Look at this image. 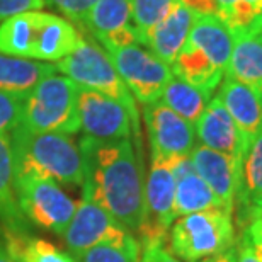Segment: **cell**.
<instances>
[{"instance_id": "obj_34", "label": "cell", "mask_w": 262, "mask_h": 262, "mask_svg": "<svg viewBox=\"0 0 262 262\" xmlns=\"http://www.w3.org/2000/svg\"><path fill=\"white\" fill-rule=\"evenodd\" d=\"M187 10L199 17V15H218V2L216 0H179Z\"/></svg>"}, {"instance_id": "obj_18", "label": "cell", "mask_w": 262, "mask_h": 262, "mask_svg": "<svg viewBox=\"0 0 262 262\" xmlns=\"http://www.w3.org/2000/svg\"><path fill=\"white\" fill-rule=\"evenodd\" d=\"M174 174H176L177 216L204 211V209H211V208H225V204L220 201V198L211 191V187L199 177L189 155L176 157Z\"/></svg>"}, {"instance_id": "obj_24", "label": "cell", "mask_w": 262, "mask_h": 262, "mask_svg": "<svg viewBox=\"0 0 262 262\" xmlns=\"http://www.w3.org/2000/svg\"><path fill=\"white\" fill-rule=\"evenodd\" d=\"M170 68L176 77L206 94H213L225 77L222 68H218L201 50L187 41Z\"/></svg>"}, {"instance_id": "obj_30", "label": "cell", "mask_w": 262, "mask_h": 262, "mask_svg": "<svg viewBox=\"0 0 262 262\" xmlns=\"http://www.w3.org/2000/svg\"><path fill=\"white\" fill-rule=\"evenodd\" d=\"M45 2L46 5L55 7L60 14H63L72 24L83 28L87 15L97 0H45Z\"/></svg>"}, {"instance_id": "obj_15", "label": "cell", "mask_w": 262, "mask_h": 262, "mask_svg": "<svg viewBox=\"0 0 262 262\" xmlns=\"http://www.w3.org/2000/svg\"><path fill=\"white\" fill-rule=\"evenodd\" d=\"M189 157L199 177L211 187L225 208L233 213L235 198L242 184V167L228 155L208 148L203 143L194 145Z\"/></svg>"}, {"instance_id": "obj_8", "label": "cell", "mask_w": 262, "mask_h": 262, "mask_svg": "<svg viewBox=\"0 0 262 262\" xmlns=\"http://www.w3.org/2000/svg\"><path fill=\"white\" fill-rule=\"evenodd\" d=\"M174 159L151 151L145 182V222L138 230L140 245L165 244L167 233L177 218Z\"/></svg>"}, {"instance_id": "obj_7", "label": "cell", "mask_w": 262, "mask_h": 262, "mask_svg": "<svg viewBox=\"0 0 262 262\" xmlns=\"http://www.w3.org/2000/svg\"><path fill=\"white\" fill-rule=\"evenodd\" d=\"M15 198L26 220L38 227L63 235L75 213L77 201L61 189L58 182L36 176L14 177Z\"/></svg>"}, {"instance_id": "obj_16", "label": "cell", "mask_w": 262, "mask_h": 262, "mask_svg": "<svg viewBox=\"0 0 262 262\" xmlns=\"http://www.w3.org/2000/svg\"><path fill=\"white\" fill-rule=\"evenodd\" d=\"M194 19L196 15L191 10L177 2L169 10V14L141 38V46L148 48L151 53L170 67L181 50L184 48Z\"/></svg>"}, {"instance_id": "obj_2", "label": "cell", "mask_w": 262, "mask_h": 262, "mask_svg": "<svg viewBox=\"0 0 262 262\" xmlns=\"http://www.w3.org/2000/svg\"><path fill=\"white\" fill-rule=\"evenodd\" d=\"M82 36L60 15L29 10L0 23V53L36 61H58L77 48Z\"/></svg>"}, {"instance_id": "obj_28", "label": "cell", "mask_w": 262, "mask_h": 262, "mask_svg": "<svg viewBox=\"0 0 262 262\" xmlns=\"http://www.w3.org/2000/svg\"><path fill=\"white\" fill-rule=\"evenodd\" d=\"M177 2L179 0H133V26L140 45L141 38L164 19Z\"/></svg>"}, {"instance_id": "obj_4", "label": "cell", "mask_w": 262, "mask_h": 262, "mask_svg": "<svg viewBox=\"0 0 262 262\" xmlns=\"http://www.w3.org/2000/svg\"><path fill=\"white\" fill-rule=\"evenodd\" d=\"M56 72L70 78L77 85L101 92L104 96L123 104L133 124V133L140 138V114L135 97L131 96L123 78L109 58L107 51L97 43V39L80 38L77 48L70 55L56 61Z\"/></svg>"}, {"instance_id": "obj_32", "label": "cell", "mask_w": 262, "mask_h": 262, "mask_svg": "<svg viewBox=\"0 0 262 262\" xmlns=\"http://www.w3.org/2000/svg\"><path fill=\"white\" fill-rule=\"evenodd\" d=\"M140 262H184L176 257L165 244H146L141 245V257Z\"/></svg>"}, {"instance_id": "obj_10", "label": "cell", "mask_w": 262, "mask_h": 262, "mask_svg": "<svg viewBox=\"0 0 262 262\" xmlns=\"http://www.w3.org/2000/svg\"><path fill=\"white\" fill-rule=\"evenodd\" d=\"M77 113L83 136L96 140L131 138L133 124L123 104L101 92L78 85Z\"/></svg>"}, {"instance_id": "obj_25", "label": "cell", "mask_w": 262, "mask_h": 262, "mask_svg": "<svg viewBox=\"0 0 262 262\" xmlns=\"http://www.w3.org/2000/svg\"><path fill=\"white\" fill-rule=\"evenodd\" d=\"M2 242L15 262H77L70 254L26 232L4 230Z\"/></svg>"}, {"instance_id": "obj_29", "label": "cell", "mask_w": 262, "mask_h": 262, "mask_svg": "<svg viewBox=\"0 0 262 262\" xmlns=\"http://www.w3.org/2000/svg\"><path fill=\"white\" fill-rule=\"evenodd\" d=\"M24 96L0 91V135H10L23 121Z\"/></svg>"}, {"instance_id": "obj_17", "label": "cell", "mask_w": 262, "mask_h": 262, "mask_svg": "<svg viewBox=\"0 0 262 262\" xmlns=\"http://www.w3.org/2000/svg\"><path fill=\"white\" fill-rule=\"evenodd\" d=\"M216 97L232 116L245 141L252 145L262 129V97L254 89L230 77H225Z\"/></svg>"}, {"instance_id": "obj_9", "label": "cell", "mask_w": 262, "mask_h": 262, "mask_svg": "<svg viewBox=\"0 0 262 262\" xmlns=\"http://www.w3.org/2000/svg\"><path fill=\"white\" fill-rule=\"evenodd\" d=\"M135 101L143 106L160 101L165 85L174 77L172 68L141 45L106 50Z\"/></svg>"}, {"instance_id": "obj_5", "label": "cell", "mask_w": 262, "mask_h": 262, "mask_svg": "<svg viewBox=\"0 0 262 262\" xmlns=\"http://www.w3.org/2000/svg\"><path fill=\"white\" fill-rule=\"evenodd\" d=\"M233 213L225 208L177 216L167 233L169 250L184 262H199L235 245Z\"/></svg>"}, {"instance_id": "obj_14", "label": "cell", "mask_w": 262, "mask_h": 262, "mask_svg": "<svg viewBox=\"0 0 262 262\" xmlns=\"http://www.w3.org/2000/svg\"><path fill=\"white\" fill-rule=\"evenodd\" d=\"M194 126L196 136L204 146L228 155L240 167L244 165L250 145L245 141L237 124L218 97H213L208 102L206 109L199 116Z\"/></svg>"}, {"instance_id": "obj_36", "label": "cell", "mask_w": 262, "mask_h": 262, "mask_svg": "<svg viewBox=\"0 0 262 262\" xmlns=\"http://www.w3.org/2000/svg\"><path fill=\"white\" fill-rule=\"evenodd\" d=\"M199 262H237V252H235V245L232 249L225 250V252H220L216 255H211L208 259H203Z\"/></svg>"}, {"instance_id": "obj_37", "label": "cell", "mask_w": 262, "mask_h": 262, "mask_svg": "<svg viewBox=\"0 0 262 262\" xmlns=\"http://www.w3.org/2000/svg\"><path fill=\"white\" fill-rule=\"evenodd\" d=\"M0 262H15L12 257H10V254L7 252V249H5L2 240H0Z\"/></svg>"}, {"instance_id": "obj_26", "label": "cell", "mask_w": 262, "mask_h": 262, "mask_svg": "<svg viewBox=\"0 0 262 262\" xmlns=\"http://www.w3.org/2000/svg\"><path fill=\"white\" fill-rule=\"evenodd\" d=\"M160 101L174 113L179 114L181 118H184L186 121L196 124L199 116L206 109L208 102L211 101V94L199 91L198 87L174 75L165 85Z\"/></svg>"}, {"instance_id": "obj_23", "label": "cell", "mask_w": 262, "mask_h": 262, "mask_svg": "<svg viewBox=\"0 0 262 262\" xmlns=\"http://www.w3.org/2000/svg\"><path fill=\"white\" fill-rule=\"evenodd\" d=\"M56 73L55 65L0 53V91L28 96L43 78Z\"/></svg>"}, {"instance_id": "obj_33", "label": "cell", "mask_w": 262, "mask_h": 262, "mask_svg": "<svg viewBox=\"0 0 262 262\" xmlns=\"http://www.w3.org/2000/svg\"><path fill=\"white\" fill-rule=\"evenodd\" d=\"M235 252H237V262H262V250L250 240L245 230L240 235L238 244L235 245Z\"/></svg>"}, {"instance_id": "obj_27", "label": "cell", "mask_w": 262, "mask_h": 262, "mask_svg": "<svg viewBox=\"0 0 262 262\" xmlns=\"http://www.w3.org/2000/svg\"><path fill=\"white\" fill-rule=\"evenodd\" d=\"M140 240L128 232L118 238L94 245L82 254L78 262H140Z\"/></svg>"}, {"instance_id": "obj_12", "label": "cell", "mask_w": 262, "mask_h": 262, "mask_svg": "<svg viewBox=\"0 0 262 262\" xmlns=\"http://www.w3.org/2000/svg\"><path fill=\"white\" fill-rule=\"evenodd\" d=\"M143 118L154 154L164 157H186L194 148V124L181 118L162 101L146 104L143 107Z\"/></svg>"}, {"instance_id": "obj_38", "label": "cell", "mask_w": 262, "mask_h": 262, "mask_svg": "<svg viewBox=\"0 0 262 262\" xmlns=\"http://www.w3.org/2000/svg\"><path fill=\"white\" fill-rule=\"evenodd\" d=\"M216 2H218V9H220V7H223V5H227L228 2H232V0H216Z\"/></svg>"}, {"instance_id": "obj_1", "label": "cell", "mask_w": 262, "mask_h": 262, "mask_svg": "<svg viewBox=\"0 0 262 262\" xmlns=\"http://www.w3.org/2000/svg\"><path fill=\"white\" fill-rule=\"evenodd\" d=\"M83 199L96 203L131 233L145 222V182L131 138L80 140Z\"/></svg>"}, {"instance_id": "obj_13", "label": "cell", "mask_w": 262, "mask_h": 262, "mask_svg": "<svg viewBox=\"0 0 262 262\" xmlns=\"http://www.w3.org/2000/svg\"><path fill=\"white\" fill-rule=\"evenodd\" d=\"M83 28L104 50L140 45L133 26V0H97Z\"/></svg>"}, {"instance_id": "obj_20", "label": "cell", "mask_w": 262, "mask_h": 262, "mask_svg": "<svg viewBox=\"0 0 262 262\" xmlns=\"http://www.w3.org/2000/svg\"><path fill=\"white\" fill-rule=\"evenodd\" d=\"M187 43L194 45L218 68L225 72L233 50V36L218 15H199L194 19Z\"/></svg>"}, {"instance_id": "obj_6", "label": "cell", "mask_w": 262, "mask_h": 262, "mask_svg": "<svg viewBox=\"0 0 262 262\" xmlns=\"http://www.w3.org/2000/svg\"><path fill=\"white\" fill-rule=\"evenodd\" d=\"M77 94L78 85L65 75L43 78L24 99L19 126L36 133H78Z\"/></svg>"}, {"instance_id": "obj_3", "label": "cell", "mask_w": 262, "mask_h": 262, "mask_svg": "<svg viewBox=\"0 0 262 262\" xmlns=\"http://www.w3.org/2000/svg\"><path fill=\"white\" fill-rule=\"evenodd\" d=\"M14 177L36 176L63 186H82V151L70 135L36 133L17 126L10 133Z\"/></svg>"}, {"instance_id": "obj_22", "label": "cell", "mask_w": 262, "mask_h": 262, "mask_svg": "<svg viewBox=\"0 0 262 262\" xmlns=\"http://www.w3.org/2000/svg\"><path fill=\"white\" fill-rule=\"evenodd\" d=\"M233 41L225 77L245 83L262 97V31Z\"/></svg>"}, {"instance_id": "obj_19", "label": "cell", "mask_w": 262, "mask_h": 262, "mask_svg": "<svg viewBox=\"0 0 262 262\" xmlns=\"http://www.w3.org/2000/svg\"><path fill=\"white\" fill-rule=\"evenodd\" d=\"M233 213L245 228L262 214V129L255 136L242 165V184L235 198Z\"/></svg>"}, {"instance_id": "obj_11", "label": "cell", "mask_w": 262, "mask_h": 262, "mask_svg": "<svg viewBox=\"0 0 262 262\" xmlns=\"http://www.w3.org/2000/svg\"><path fill=\"white\" fill-rule=\"evenodd\" d=\"M128 232L129 230L118 223L106 209L97 206L96 203L83 199V201L77 203L75 213L61 237L65 240L68 254L78 260L82 254L87 252L94 245L118 238Z\"/></svg>"}, {"instance_id": "obj_21", "label": "cell", "mask_w": 262, "mask_h": 262, "mask_svg": "<svg viewBox=\"0 0 262 262\" xmlns=\"http://www.w3.org/2000/svg\"><path fill=\"white\" fill-rule=\"evenodd\" d=\"M0 223L4 230L29 233V222L20 211L15 198L10 135H0Z\"/></svg>"}, {"instance_id": "obj_31", "label": "cell", "mask_w": 262, "mask_h": 262, "mask_svg": "<svg viewBox=\"0 0 262 262\" xmlns=\"http://www.w3.org/2000/svg\"><path fill=\"white\" fill-rule=\"evenodd\" d=\"M45 5V0H0V23L29 10H41Z\"/></svg>"}, {"instance_id": "obj_35", "label": "cell", "mask_w": 262, "mask_h": 262, "mask_svg": "<svg viewBox=\"0 0 262 262\" xmlns=\"http://www.w3.org/2000/svg\"><path fill=\"white\" fill-rule=\"evenodd\" d=\"M244 230L247 232L250 240H252V242L262 250V214H260L259 218L252 220V222H250Z\"/></svg>"}]
</instances>
